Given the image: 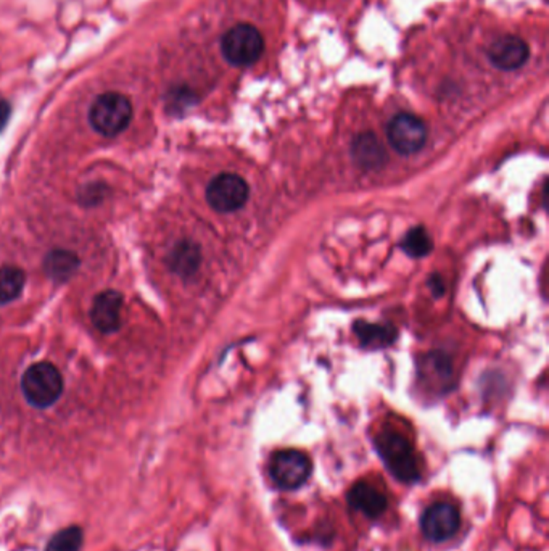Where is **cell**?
Wrapping results in <instances>:
<instances>
[{
    "instance_id": "1",
    "label": "cell",
    "mask_w": 549,
    "mask_h": 551,
    "mask_svg": "<svg viewBox=\"0 0 549 551\" xmlns=\"http://www.w3.org/2000/svg\"><path fill=\"white\" fill-rule=\"evenodd\" d=\"M376 448L396 479L405 484H413L421 478L419 458L413 443L405 435L396 431H384L376 439Z\"/></svg>"
},
{
    "instance_id": "2",
    "label": "cell",
    "mask_w": 549,
    "mask_h": 551,
    "mask_svg": "<svg viewBox=\"0 0 549 551\" xmlns=\"http://www.w3.org/2000/svg\"><path fill=\"white\" fill-rule=\"evenodd\" d=\"M21 392L31 407H52L64 394V378L52 363H36L25 371Z\"/></svg>"
},
{
    "instance_id": "3",
    "label": "cell",
    "mask_w": 549,
    "mask_h": 551,
    "mask_svg": "<svg viewBox=\"0 0 549 551\" xmlns=\"http://www.w3.org/2000/svg\"><path fill=\"white\" fill-rule=\"evenodd\" d=\"M133 119V105L126 96L105 92L99 96L89 110L90 126L105 137L123 133Z\"/></svg>"
},
{
    "instance_id": "4",
    "label": "cell",
    "mask_w": 549,
    "mask_h": 551,
    "mask_svg": "<svg viewBox=\"0 0 549 551\" xmlns=\"http://www.w3.org/2000/svg\"><path fill=\"white\" fill-rule=\"evenodd\" d=\"M225 60L234 66H250L260 60L264 50L262 33L252 25L231 27L221 41Z\"/></svg>"
},
{
    "instance_id": "5",
    "label": "cell",
    "mask_w": 549,
    "mask_h": 551,
    "mask_svg": "<svg viewBox=\"0 0 549 551\" xmlns=\"http://www.w3.org/2000/svg\"><path fill=\"white\" fill-rule=\"evenodd\" d=\"M313 464L308 455L298 450H282L278 452L270 464L272 480L286 490L301 487L311 476Z\"/></svg>"
},
{
    "instance_id": "6",
    "label": "cell",
    "mask_w": 549,
    "mask_h": 551,
    "mask_svg": "<svg viewBox=\"0 0 549 551\" xmlns=\"http://www.w3.org/2000/svg\"><path fill=\"white\" fill-rule=\"evenodd\" d=\"M248 194V184L243 178L233 172H223L208 184L207 200L210 207L219 213H233L245 205Z\"/></svg>"
},
{
    "instance_id": "7",
    "label": "cell",
    "mask_w": 549,
    "mask_h": 551,
    "mask_svg": "<svg viewBox=\"0 0 549 551\" xmlns=\"http://www.w3.org/2000/svg\"><path fill=\"white\" fill-rule=\"evenodd\" d=\"M387 136L398 154L413 155L425 144L427 127L421 118L411 113H398L388 125Z\"/></svg>"
},
{
    "instance_id": "8",
    "label": "cell",
    "mask_w": 549,
    "mask_h": 551,
    "mask_svg": "<svg viewBox=\"0 0 549 551\" xmlns=\"http://www.w3.org/2000/svg\"><path fill=\"white\" fill-rule=\"evenodd\" d=\"M460 511L451 503H433L421 517L423 533L432 542H445L460 531Z\"/></svg>"
},
{
    "instance_id": "9",
    "label": "cell",
    "mask_w": 549,
    "mask_h": 551,
    "mask_svg": "<svg viewBox=\"0 0 549 551\" xmlns=\"http://www.w3.org/2000/svg\"><path fill=\"white\" fill-rule=\"evenodd\" d=\"M530 57V49L522 37L507 36L496 39L492 46L488 47V58L493 66L503 72H514L522 68Z\"/></svg>"
},
{
    "instance_id": "10",
    "label": "cell",
    "mask_w": 549,
    "mask_h": 551,
    "mask_svg": "<svg viewBox=\"0 0 549 551\" xmlns=\"http://www.w3.org/2000/svg\"><path fill=\"white\" fill-rule=\"evenodd\" d=\"M121 311L123 295L115 290H105L94 300L90 308V319L100 333L111 334L117 333L121 325Z\"/></svg>"
},
{
    "instance_id": "11",
    "label": "cell",
    "mask_w": 549,
    "mask_h": 551,
    "mask_svg": "<svg viewBox=\"0 0 549 551\" xmlns=\"http://www.w3.org/2000/svg\"><path fill=\"white\" fill-rule=\"evenodd\" d=\"M348 503L362 515L376 519L387 511V497L368 482H358L348 492Z\"/></svg>"
},
{
    "instance_id": "12",
    "label": "cell",
    "mask_w": 549,
    "mask_h": 551,
    "mask_svg": "<svg viewBox=\"0 0 549 551\" xmlns=\"http://www.w3.org/2000/svg\"><path fill=\"white\" fill-rule=\"evenodd\" d=\"M353 158L364 170H376L385 160L384 147L372 133H362L353 141Z\"/></svg>"
},
{
    "instance_id": "13",
    "label": "cell",
    "mask_w": 549,
    "mask_h": 551,
    "mask_svg": "<svg viewBox=\"0 0 549 551\" xmlns=\"http://www.w3.org/2000/svg\"><path fill=\"white\" fill-rule=\"evenodd\" d=\"M45 272L54 280L70 279L80 268V258L74 252L57 249L47 255L44 263Z\"/></svg>"
},
{
    "instance_id": "14",
    "label": "cell",
    "mask_w": 549,
    "mask_h": 551,
    "mask_svg": "<svg viewBox=\"0 0 549 551\" xmlns=\"http://www.w3.org/2000/svg\"><path fill=\"white\" fill-rule=\"evenodd\" d=\"M355 333L360 337L361 344L370 348L387 347L396 337V331L392 325H368V323H356Z\"/></svg>"
},
{
    "instance_id": "15",
    "label": "cell",
    "mask_w": 549,
    "mask_h": 551,
    "mask_svg": "<svg viewBox=\"0 0 549 551\" xmlns=\"http://www.w3.org/2000/svg\"><path fill=\"white\" fill-rule=\"evenodd\" d=\"M27 276L23 270L17 266H2L0 268V305L10 303L19 299V294L25 289Z\"/></svg>"
},
{
    "instance_id": "16",
    "label": "cell",
    "mask_w": 549,
    "mask_h": 551,
    "mask_svg": "<svg viewBox=\"0 0 549 551\" xmlns=\"http://www.w3.org/2000/svg\"><path fill=\"white\" fill-rule=\"evenodd\" d=\"M200 263V252L198 247L192 242H180L172 249L170 264L172 270L180 276H190L195 272Z\"/></svg>"
},
{
    "instance_id": "17",
    "label": "cell",
    "mask_w": 549,
    "mask_h": 551,
    "mask_svg": "<svg viewBox=\"0 0 549 551\" xmlns=\"http://www.w3.org/2000/svg\"><path fill=\"white\" fill-rule=\"evenodd\" d=\"M433 242L423 227H415L406 234L403 250L413 258H423L432 252Z\"/></svg>"
},
{
    "instance_id": "18",
    "label": "cell",
    "mask_w": 549,
    "mask_h": 551,
    "mask_svg": "<svg viewBox=\"0 0 549 551\" xmlns=\"http://www.w3.org/2000/svg\"><path fill=\"white\" fill-rule=\"evenodd\" d=\"M82 547V531L72 525L55 533L45 551H80Z\"/></svg>"
},
{
    "instance_id": "19",
    "label": "cell",
    "mask_w": 549,
    "mask_h": 551,
    "mask_svg": "<svg viewBox=\"0 0 549 551\" xmlns=\"http://www.w3.org/2000/svg\"><path fill=\"white\" fill-rule=\"evenodd\" d=\"M10 111L11 109H10L9 103L5 100H0V131L5 127L7 121H9Z\"/></svg>"
}]
</instances>
